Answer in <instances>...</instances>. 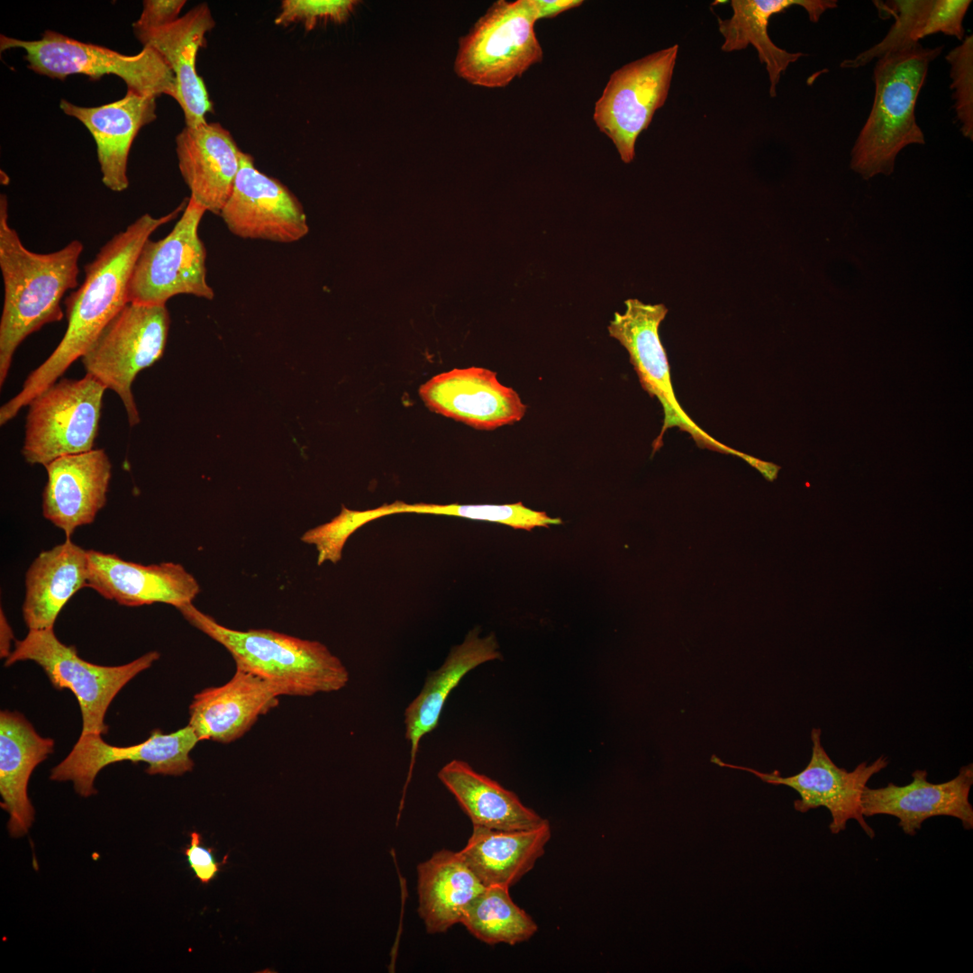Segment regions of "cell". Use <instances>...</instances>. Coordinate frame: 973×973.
Wrapping results in <instances>:
<instances>
[{
  "label": "cell",
  "mask_w": 973,
  "mask_h": 973,
  "mask_svg": "<svg viewBox=\"0 0 973 973\" xmlns=\"http://www.w3.org/2000/svg\"><path fill=\"white\" fill-rule=\"evenodd\" d=\"M183 201L166 215L144 214L102 246L85 268V279L64 301L68 326L52 353L32 370L20 392L0 408V424L18 412L81 359L105 325L128 304L127 290L132 268L143 244L161 225L182 213Z\"/></svg>",
  "instance_id": "obj_1"
},
{
  "label": "cell",
  "mask_w": 973,
  "mask_h": 973,
  "mask_svg": "<svg viewBox=\"0 0 973 973\" xmlns=\"http://www.w3.org/2000/svg\"><path fill=\"white\" fill-rule=\"evenodd\" d=\"M8 203L0 196V269L4 305L0 319V386L20 344L45 324L62 320L61 300L78 287L83 243L73 240L50 253L28 250L9 224Z\"/></svg>",
  "instance_id": "obj_2"
},
{
  "label": "cell",
  "mask_w": 973,
  "mask_h": 973,
  "mask_svg": "<svg viewBox=\"0 0 973 973\" xmlns=\"http://www.w3.org/2000/svg\"><path fill=\"white\" fill-rule=\"evenodd\" d=\"M195 628L223 646L236 668L268 681L279 696H310L346 687L349 671L323 643L268 629L233 630L193 603L177 608Z\"/></svg>",
  "instance_id": "obj_3"
},
{
  "label": "cell",
  "mask_w": 973,
  "mask_h": 973,
  "mask_svg": "<svg viewBox=\"0 0 973 973\" xmlns=\"http://www.w3.org/2000/svg\"><path fill=\"white\" fill-rule=\"evenodd\" d=\"M942 50V46L923 47L918 41L878 59L872 108L851 150L850 168L863 178L889 176L901 150L925 143L915 105L930 63Z\"/></svg>",
  "instance_id": "obj_4"
},
{
  "label": "cell",
  "mask_w": 973,
  "mask_h": 973,
  "mask_svg": "<svg viewBox=\"0 0 973 973\" xmlns=\"http://www.w3.org/2000/svg\"><path fill=\"white\" fill-rule=\"evenodd\" d=\"M533 0H499L459 41L454 71L468 83L499 88L541 62Z\"/></svg>",
  "instance_id": "obj_5"
},
{
  "label": "cell",
  "mask_w": 973,
  "mask_h": 973,
  "mask_svg": "<svg viewBox=\"0 0 973 973\" xmlns=\"http://www.w3.org/2000/svg\"><path fill=\"white\" fill-rule=\"evenodd\" d=\"M14 48L24 50L28 68L41 76L63 80L75 74L91 79L114 75L124 81L127 89L145 95H167L175 98V76L164 59L150 47H143L135 55H125L50 30L41 39L32 41L1 34V51Z\"/></svg>",
  "instance_id": "obj_6"
},
{
  "label": "cell",
  "mask_w": 973,
  "mask_h": 973,
  "mask_svg": "<svg viewBox=\"0 0 973 973\" xmlns=\"http://www.w3.org/2000/svg\"><path fill=\"white\" fill-rule=\"evenodd\" d=\"M159 656L152 650L123 665L101 666L80 658L77 648L62 643L54 629L29 630L25 638L15 641L5 666L25 660L37 663L55 688H67L76 696L82 716L81 732L105 734L106 712L115 696Z\"/></svg>",
  "instance_id": "obj_7"
},
{
  "label": "cell",
  "mask_w": 973,
  "mask_h": 973,
  "mask_svg": "<svg viewBox=\"0 0 973 973\" xmlns=\"http://www.w3.org/2000/svg\"><path fill=\"white\" fill-rule=\"evenodd\" d=\"M169 325L166 305L128 303L81 358L86 374L119 396L130 426L141 422L132 385L140 371L162 357Z\"/></svg>",
  "instance_id": "obj_8"
},
{
  "label": "cell",
  "mask_w": 973,
  "mask_h": 973,
  "mask_svg": "<svg viewBox=\"0 0 973 973\" xmlns=\"http://www.w3.org/2000/svg\"><path fill=\"white\" fill-rule=\"evenodd\" d=\"M106 387L89 374L61 378L28 404L22 454L46 466L66 455L93 450Z\"/></svg>",
  "instance_id": "obj_9"
},
{
  "label": "cell",
  "mask_w": 973,
  "mask_h": 973,
  "mask_svg": "<svg viewBox=\"0 0 973 973\" xmlns=\"http://www.w3.org/2000/svg\"><path fill=\"white\" fill-rule=\"evenodd\" d=\"M205 212L189 197L172 231L159 241H146L131 273L128 303L166 305L177 295L214 297L206 279V250L198 233Z\"/></svg>",
  "instance_id": "obj_10"
},
{
  "label": "cell",
  "mask_w": 973,
  "mask_h": 973,
  "mask_svg": "<svg viewBox=\"0 0 973 973\" xmlns=\"http://www.w3.org/2000/svg\"><path fill=\"white\" fill-rule=\"evenodd\" d=\"M677 52L675 44L614 70L595 104L594 122L624 163L632 161L639 135L667 100Z\"/></svg>",
  "instance_id": "obj_11"
},
{
  "label": "cell",
  "mask_w": 973,
  "mask_h": 973,
  "mask_svg": "<svg viewBox=\"0 0 973 973\" xmlns=\"http://www.w3.org/2000/svg\"><path fill=\"white\" fill-rule=\"evenodd\" d=\"M624 305V313H614L608 332L628 351L642 388L662 405L664 421L653 444V452L660 448L665 432L678 427L687 432L700 447L742 459L744 453L722 444L698 427L676 398L668 357L659 335L668 308L663 304H644L635 298L625 300Z\"/></svg>",
  "instance_id": "obj_12"
},
{
  "label": "cell",
  "mask_w": 973,
  "mask_h": 973,
  "mask_svg": "<svg viewBox=\"0 0 973 973\" xmlns=\"http://www.w3.org/2000/svg\"><path fill=\"white\" fill-rule=\"evenodd\" d=\"M821 733L820 728L812 730L813 745L809 763L802 771L790 777H782L777 771L764 773L754 768L729 764L716 756H712L711 761L721 767L748 771L768 784L793 788L800 796V798L794 802V808L800 813L825 807L831 814L829 829L832 834L845 831L847 823L856 820L864 832L870 839H874L876 832L865 821L862 814L861 795L868 780L887 767L888 758L881 755L870 764L863 761L852 771H848L838 767L829 757L822 745Z\"/></svg>",
  "instance_id": "obj_13"
},
{
  "label": "cell",
  "mask_w": 973,
  "mask_h": 973,
  "mask_svg": "<svg viewBox=\"0 0 973 973\" xmlns=\"http://www.w3.org/2000/svg\"><path fill=\"white\" fill-rule=\"evenodd\" d=\"M198 741L188 724L171 733L155 729L143 742L126 747L110 745L98 733L81 732L68 755L51 769L50 777L72 782L75 791L87 797L96 793L94 782L99 771L115 762H144L149 775L181 776L193 769L190 752Z\"/></svg>",
  "instance_id": "obj_14"
},
{
  "label": "cell",
  "mask_w": 973,
  "mask_h": 973,
  "mask_svg": "<svg viewBox=\"0 0 973 973\" xmlns=\"http://www.w3.org/2000/svg\"><path fill=\"white\" fill-rule=\"evenodd\" d=\"M228 230L242 239L289 243L309 231L297 197L279 180L261 173L242 152L230 197L220 214Z\"/></svg>",
  "instance_id": "obj_15"
},
{
  "label": "cell",
  "mask_w": 973,
  "mask_h": 973,
  "mask_svg": "<svg viewBox=\"0 0 973 973\" xmlns=\"http://www.w3.org/2000/svg\"><path fill=\"white\" fill-rule=\"evenodd\" d=\"M419 396L432 412L478 430H494L519 422L527 406L496 373L484 368H453L438 374L419 387Z\"/></svg>",
  "instance_id": "obj_16"
},
{
  "label": "cell",
  "mask_w": 973,
  "mask_h": 973,
  "mask_svg": "<svg viewBox=\"0 0 973 973\" xmlns=\"http://www.w3.org/2000/svg\"><path fill=\"white\" fill-rule=\"evenodd\" d=\"M928 772L916 769L905 786L889 782L884 787H865L861 795L864 817L887 814L898 819L897 825L908 835H915L923 823L934 816L959 819L965 830L973 828V807L969 792L973 785V764L959 768L958 775L946 782L933 784Z\"/></svg>",
  "instance_id": "obj_17"
},
{
  "label": "cell",
  "mask_w": 973,
  "mask_h": 973,
  "mask_svg": "<svg viewBox=\"0 0 973 973\" xmlns=\"http://www.w3.org/2000/svg\"><path fill=\"white\" fill-rule=\"evenodd\" d=\"M88 559L87 587L123 606L164 603L177 608L200 592L197 580L178 563L142 565L95 550H88Z\"/></svg>",
  "instance_id": "obj_18"
},
{
  "label": "cell",
  "mask_w": 973,
  "mask_h": 973,
  "mask_svg": "<svg viewBox=\"0 0 973 973\" xmlns=\"http://www.w3.org/2000/svg\"><path fill=\"white\" fill-rule=\"evenodd\" d=\"M42 514L67 538L105 505L112 464L104 449L59 457L46 466Z\"/></svg>",
  "instance_id": "obj_19"
},
{
  "label": "cell",
  "mask_w": 973,
  "mask_h": 973,
  "mask_svg": "<svg viewBox=\"0 0 973 973\" xmlns=\"http://www.w3.org/2000/svg\"><path fill=\"white\" fill-rule=\"evenodd\" d=\"M156 98L127 89L123 98L95 107L60 100L63 113L81 122L93 136L102 182L114 192L129 186V152L139 131L157 118Z\"/></svg>",
  "instance_id": "obj_20"
},
{
  "label": "cell",
  "mask_w": 973,
  "mask_h": 973,
  "mask_svg": "<svg viewBox=\"0 0 973 973\" xmlns=\"http://www.w3.org/2000/svg\"><path fill=\"white\" fill-rule=\"evenodd\" d=\"M215 25L205 3L197 5L175 23L155 30L133 31L143 47L155 50L172 70L176 79L175 100L180 105L186 126L206 123L213 104L204 80L196 72V55L205 47V35Z\"/></svg>",
  "instance_id": "obj_21"
},
{
  "label": "cell",
  "mask_w": 973,
  "mask_h": 973,
  "mask_svg": "<svg viewBox=\"0 0 973 973\" xmlns=\"http://www.w3.org/2000/svg\"><path fill=\"white\" fill-rule=\"evenodd\" d=\"M181 176L205 211L220 214L239 172L242 151L220 123L185 126L176 138Z\"/></svg>",
  "instance_id": "obj_22"
},
{
  "label": "cell",
  "mask_w": 973,
  "mask_h": 973,
  "mask_svg": "<svg viewBox=\"0 0 973 973\" xmlns=\"http://www.w3.org/2000/svg\"><path fill=\"white\" fill-rule=\"evenodd\" d=\"M279 694L265 679L236 668L232 678L195 695L188 725L199 741L230 743L243 736L278 705Z\"/></svg>",
  "instance_id": "obj_23"
},
{
  "label": "cell",
  "mask_w": 973,
  "mask_h": 973,
  "mask_svg": "<svg viewBox=\"0 0 973 973\" xmlns=\"http://www.w3.org/2000/svg\"><path fill=\"white\" fill-rule=\"evenodd\" d=\"M55 741L41 736L20 713H0L1 806L9 815L11 836L26 834L34 820L27 788L34 768L54 751Z\"/></svg>",
  "instance_id": "obj_24"
},
{
  "label": "cell",
  "mask_w": 973,
  "mask_h": 973,
  "mask_svg": "<svg viewBox=\"0 0 973 973\" xmlns=\"http://www.w3.org/2000/svg\"><path fill=\"white\" fill-rule=\"evenodd\" d=\"M478 634L479 629L474 628L462 643L451 648L442 665L428 674L422 690L405 710V739L410 745L407 782L420 741L438 726L451 692L470 670L485 662L502 659L496 635L492 633L480 638Z\"/></svg>",
  "instance_id": "obj_25"
},
{
  "label": "cell",
  "mask_w": 973,
  "mask_h": 973,
  "mask_svg": "<svg viewBox=\"0 0 973 973\" xmlns=\"http://www.w3.org/2000/svg\"><path fill=\"white\" fill-rule=\"evenodd\" d=\"M88 573V550L70 538L41 551L25 573L22 611L28 629H54L58 615L69 599L87 587Z\"/></svg>",
  "instance_id": "obj_26"
},
{
  "label": "cell",
  "mask_w": 973,
  "mask_h": 973,
  "mask_svg": "<svg viewBox=\"0 0 973 973\" xmlns=\"http://www.w3.org/2000/svg\"><path fill=\"white\" fill-rule=\"evenodd\" d=\"M801 6L810 21L816 23L829 9L837 7L834 0H732V16L718 18L719 31L724 38L722 50H741L751 44L758 52L760 63L766 65L769 78V95H777V85L791 63L804 56L777 47L769 38L768 25L770 17L792 6Z\"/></svg>",
  "instance_id": "obj_27"
},
{
  "label": "cell",
  "mask_w": 973,
  "mask_h": 973,
  "mask_svg": "<svg viewBox=\"0 0 973 973\" xmlns=\"http://www.w3.org/2000/svg\"><path fill=\"white\" fill-rule=\"evenodd\" d=\"M551 836L547 820L539 827L500 831L473 825L459 855L485 887L517 883L535 865Z\"/></svg>",
  "instance_id": "obj_28"
},
{
  "label": "cell",
  "mask_w": 973,
  "mask_h": 973,
  "mask_svg": "<svg viewBox=\"0 0 973 973\" xmlns=\"http://www.w3.org/2000/svg\"><path fill=\"white\" fill-rule=\"evenodd\" d=\"M438 778L452 794L473 825L500 831L529 830L547 820L525 806L514 792L474 770L460 759H452L438 772Z\"/></svg>",
  "instance_id": "obj_29"
},
{
  "label": "cell",
  "mask_w": 973,
  "mask_h": 973,
  "mask_svg": "<svg viewBox=\"0 0 973 973\" xmlns=\"http://www.w3.org/2000/svg\"><path fill=\"white\" fill-rule=\"evenodd\" d=\"M485 886L459 851L441 850L417 866L418 914L426 932H447Z\"/></svg>",
  "instance_id": "obj_30"
},
{
  "label": "cell",
  "mask_w": 973,
  "mask_h": 973,
  "mask_svg": "<svg viewBox=\"0 0 973 973\" xmlns=\"http://www.w3.org/2000/svg\"><path fill=\"white\" fill-rule=\"evenodd\" d=\"M970 4V0L874 1L882 19L892 16L895 23L881 41L853 59H844L840 66L863 67L890 50L938 32L962 41L963 20Z\"/></svg>",
  "instance_id": "obj_31"
},
{
  "label": "cell",
  "mask_w": 973,
  "mask_h": 973,
  "mask_svg": "<svg viewBox=\"0 0 973 973\" xmlns=\"http://www.w3.org/2000/svg\"><path fill=\"white\" fill-rule=\"evenodd\" d=\"M460 923L487 944L514 945L532 938L538 930L534 920L511 898L509 887L490 886L466 908Z\"/></svg>",
  "instance_id": "obj_32"
},
{
  "label": "cell",
  "mask_w": 973,
  "mask_h": 973,
  "mask_svg": "<svg viewBox=\"0 0 973 973\" xmlns=\"http://www.w3.org/2000/svg\"><path fill=\"white\" fill-rule=\"evenodd\" d=\"M398 514L413 513L425 514L451 515L470 520L499 523L514 529L531 531L535 527H549L560 524V518H552L544 512L532 510L522 502L507 505H434V504H398Z\"/></svg>",
  "instance_id": "obj_33"
},
{
  "label": "cell",
  "mask_w": 973,
  "mask_h": 973,
  "mask_svg": "<svg viewBox=\"0 0 973 973\" xmlns=\"http://www.w3.org/2000/svg\"><path fill=\"white\" fill-rule=\"evenodd\" d=\"M391 504L366 511L350 510L341 506L339 515L332 521L305 532L301 541L314 545L317 564L325 561L337 563L341 559L343 547L349 537L366 523L383 516L393 514Z\"/></svg>",
  "instance_id": "obj_34"
},
{
  "label": "cell",
  "mask_w": 973,
  "mask_h": 973,
  "mask_svg": "<svg viewBox=\"0 0 973 973\" xmlns=\"http://www.w3.org/2000/svg\"><path fill=\"white\" fill-rule=\"evenodd\" d=\"M946 59L950 65L956 117L964 137L973 140V36L952 49Z\"/></svg>",
  "instance_id": "obj_35"
},
{
  "label": "cell",
  "mask_w": 973,
  "mask_h": 973,
  "mask_svg": "<svg viewBox=\"0 0 973 973\" xmlns=\"http://www.w3.org/2000/svg\"><path fill=\"white\" fill-rule=\"evenodd\" d=\"M358 4L356 0H284L275 23L287 26L301 23L306 31L320 23L341 24L350 18Z\"/></svg>",
  "instance_id": "obj_36"
},
{
  "label": "cell",
  "mask_w": 973,
  "mask_h": 973,
  "mask_svg": "<svg viewBox=\"0 0 973 973\" xmlns=\"http://www.w3.org/2000/svg\"><path fill=\"white\" fill-rule=\"evenodd\" d=\"M185 0H145L133 31H149L168 26L178 19Z\"/></svg>",
  "instance_id": "obj_37"
},
{
  "label": "cell",
  "mask_w": 973,
  "mask_h": 973,
  "mask_svg": "<svg viewBox=\"0 0 973 973\" xmlns=\"http://www.w3.org/2000/svg\"><path fill=\"white\" fill-rule=\"evenodd\" d=\"M202 836L196 832L190 833V842L184 850L189 867L195 876L203 884H208L225 863L227 856L222 862H217L213 854V850L201 844Z\"/></svg>",
  "instance_id": "obj_38"
},
{
  "label": "cell",
  "mask_w": 973,
  "mask_h": 973,
  "mask_svg": "<svg viewBox=\"0 0 973 973\" xmlns=\"http://www.w3.org/2000/svg\"><path fill=\"white\" fill-rule=\"evenodd\" d=\"M537 19L554 18L559 14L578 7L582 0H533Z\"/></svg>",
  "instance_id": "obj_39"
},
{
  "label": "cell",
  "mask_w": 973,
  "mask_h": 973,
  "mask_svg": "<svg viewBox=\"0 0 973 973\" xmlns=\"http://www.w3.org/2000/svg\"><path fill=\"white\" fill-rule=\"evenodd\" d=\"M14 639V633L11 625L9 624L7 618L3 611L0 609V653L1 658L7 659L11 654V641Z\"/></svg>",
  "instance_id": "obj_40"
}]
</instances>
